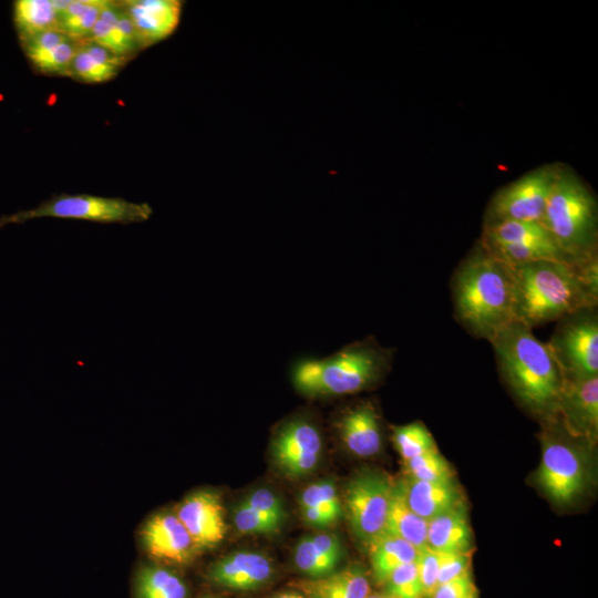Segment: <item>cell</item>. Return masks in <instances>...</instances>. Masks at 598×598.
Wrapping results in <instances>:
<instances>
[{
	"label": "cell",
	"mask_w": 598,
	"mask_h": 598,
	"mask_svg": "<svg viewBox=\"0 0 598 598\" xmlns=\"http://www.w3.org/2000/svg\"><path fill=\"white\" fill-rule=\"evenodd\" d=\"M560 164L538 166L499 188L489 200L484 221L540 223Z\"/></svg>",
	"instance_id": "12"
},
{
	"label": "cell",
	"mask_w": 598,
	"mask_h": 598,
	"mask_svg": "<svg viewBox=\"0 0 598 598\" xmlns=\"http://www.w3.org/2000/svg\"><path fill=\"white\" fill-rule=\"evenodd\" d=\"M540 224L571 261L598 259L597 198L587 183L563 164Z\"/></svg>",
	"instance_id": "5"
},
{
	"label": "cell",
	"mask_w": 598,
	"mask_h": 598,
	"mask_svg": "<svg viewBox=\"0 0 598 598\" xmlns=\"http://www.w3.org/2000/svg\"><path fill=\"white\" fill-rule=\"evenodd\" d=\"M402 482L408 505L427 522L463 502L461 491L453 482H426L409 477Z\"/></svg>",
	"instance_id": "24"
},
{
	"label": "cell",
	"mask_w": 598,
	"mask_h": 598,
	"mask_svg": "<svg viewBox=\"0 0 598 598\" xmlns=\"http://www.w3.org/2000/svg\"><path fill=\"white\" fill-rule=\"evenodd\" d=\"M323 439L318 422L309 412H299L275 429L270 456L280 474L290 480L311 474L319 464Z\"/></svg>",
	"instance_id": "10"
},
{
	"label": "cell",
	"mask_w": 598,
	"mask_h": 598,
	"mask_svg": "<svg viewBox=\"0 0 598 598\" xmlns=\"http://www.w3.org/2000/svg\"><path fill=\"white\" fill-rule=\"evenodd\" d=\"M471 553L448 554L440 567L437 585L471 574Z\"/></svg>",
	"instance_id": "37"
},
{
	"label": "cell",
	"mask_w": 598,
	"mask_h": 598,
	"mask_svg": "<svg viewBox=\"0 0 598 598\" xmlns=\"http://www.w3.org/2000/svg\"><path fill=\"white\" fill-rule=\"evenodd\" d=\"M512 270L514 319L532 329L597 307L598 259L580 264L538 260L513 266Z\"/></svg>",
	"instance_id": "1"
},
{
	"label": "cell",
	"mask_w": 598,
	"mask_h": 598,
	"mask_svg": "<svg viewBox=\"0 0 598 598\" xmlns=\"http://www.w3.org/2000/svg\"><path fill=\"white\" fill-rule=\"evenodd\" d=\"M21 45L32 66L40 73L69 76L79 41L60 30H50L21 41Z\"/></svg>",
	"instance_id": "20"
},
{
	"label": "cell",
	"mask_w": 598,
	"mask_h": 598,
	"mask_svg": "<svg viewBox=\"0 0 598 598\" xmlns=\"http://www.w3.org/2000/svg\"><path fill=\"white\" fill-rule=\"evenodd\" d=\"M404 462L409 478L426 482H453L454 480L450 463L439 450L426 452Z\"/></svg>",
	"instance_id": "33"
},
{
	"label": "cell",
	"mask_w": 598,
	"mask_h": 598,
	"mask_svg": "<svg viewBox=\"0 0 598 598\" xmlns=\"http://www.w3.org/2000/svg\"><path fill=\"white\" fill-rule=\"evenodd\" d=\"M489 342L505 382L520 403L544 419L556 415L564 378L548 344L515 319Z\"/></svg>",
	"instance_id": "3"
},
{
	"label": "cell",
	"mask_w": 598,
	"mask_h": 598,
	"mask_svg": "<svg viewBox=\"0 0 598 598\" xmlns=\"http://www.w3.org/2000/svg\"><path fill=\"white\" fill-rule=\"evenodd\" d=\"M367 598H396V597L382 592V594H369Z\"/></svg>",
	"instance_id": "40"
},
{
	"label": "cell",
	"mask_w": 598,
	"mask_h": 598,
	"mask_svg": "<svg viewBox=\"0 0 598 598\" xmlns=\"http://www.w3.org/2000/svg\"><path fill=\"white\" fill-rule=\"evenodd\" d=\"M454 316L476 338L491 339L514 320L512 267L491 256L478 243L452 278Z\"/></svg>",
	"instance_id": "2"
},
{
	"label": "cell",
	"mask_w": 598,
	"mask_h": 598,
	"mask_svg": "<svg viewBox=\"0 0 598 598\" xmlns=\"http://www.w3.org/2000/svg\"><path fill=\"white\" fill-rule=\"evenodd\" d=\"M141 535L146 551L163 561L185 564L199 551L175 513L163 512L152 516Z\"/></svg>",
	"instance_id": "16"
},
{
	"label": "cell",
	"mask_w": 598,
	"mask_h": 598,
	"mask_svg": "<svg viewBox=\"0 0 598 598\" xmlns=\"http://www.w3.org/2000/svg\"><path fill=\"white\" fill-rule=\"evenodd\" d=\"M198 549H210L226 535L225 511L219 494L199 489L187 495L176 513Z\"/></svg>",
	"instance_id": "14"
},
{
	"label": "cell",
	"mask_w": 598,
	"mask_h": 598,
	"mask_svg": "<svg viewBox=\"0 0 598 598\" xmlns=\"http://www.w3.org/2000/svg\"><path fill=\"white\" fill-rule=\"evenodd\" d=\"M395 350L373 337L346 344L323 358L303 357L290 368L296 391L309 399L340 398L378 385L391 369Z\"/></svg>",
	"instance_id": "4"
},
{
	"label": "cell",
	"mask_w": 598,
	"mask_h": 598,
	"mask_svg": "<svg viewBox=\"0 0 598 598\" xmlns=\"http://www.w3.org/2000/svg\"><path fill=\"white\" fill-rule=\"evenodd\" d=\"M89 39L126 59L138 49L135 43L121 32L115 23L109 24L100 19H97Z\"/></svg>",
	"instance_id": "35"
},
{
	"label": "cell",
	"mask_w": 598,
	"mask_h": 598,
	"mask_svg": "<svg viewBox=\"0 0 598 598\" xmlns=\"http://www.w3.org/2000/svg\"><path fill=\"white\" fill-rule=\"evenodd\" d=\"M472 574L437 585L429 598H466L477 591Z\"/></svg>",
	"instance_id": "38"
},
{
	"label": "cell",
	"mask_w": 598,
	"mask_h": 598,
	"mask_svg": "<svg viewBox=\"0 0 598 598\" xmlns=\"http://www.w3.org/2000/svg\"><path fill=\"white\" fill-rule=\"evenodd\" d=\"M466 598H478V590L467 596Z\"/></svg>",
	"instance_id": "41"
},
{
	"label": "cell",
	"mask_w": 598,
	"mask_h": 598,
	"mask_svg": "<svg viewBox=\"0 0 598 598\" xmlns=\"http://www.w3.org/2000/svg\"><path fill=\"white\" fill-rule=\"evenodd\" d=\"M393 483L386 475L362 470L348 483L344 509L353 535L367 547L384 534Z\"/></svg>",
	"instance_id": "11"
},
{
	"label": "cell",
	"mask_w": 598,
	"mask_h": 598,
	"mask_svg": "<svg viewBox=\"0 0 598 598\" xmlns=\"http://www.w3.org/2000/svg\"><path fill=\"white\" fill-rule=\"evenodd\" d=\"M152 213V207L146 203H134L120 197L61 194L44 200L35 208L2 216L0 228L42 217L125 225L145 221Z\"/></svg>",
	"instance_id": "7"
},
{
	"label": "cell",
	"mask_w": 598,
	"mask_h": 598,
	"mask_svg": "<svg viewBox=\"0 0 598 598\" xmlns=\"http://www.w3.org/2000/svg\"><path fill=\"white\" fill-rule=\"evenodd\" d=\"M542 461L537 481L546 495L557 504L573 502L582 494L587 482L585 448L564 425L558 414L545 419Z\"/></svg>",
	"instance_id": "6"
},
{
	"label": "cell",
	"mask_w": 598,
	"mask_h": 598,
	"mask_svg": "<svg viewBox=\"0 0 598 598\" xmlns=\"http://www.w3.org/2000/svg\"><path fill=\"white\" fill-rule=\"evenodd\" d=\"M13 22L20 42L38 33L59 30L51 0H18L13 4Z\"/></svg>",
	"instance_id": "30"
},
{
	"label": "cell",
	"mask_w": 598,
	"mask_h": 598,
	"mask_svg": "<svg viewBox=\"0 0 598 598\" xmlns=\"http://www.w3.org/2000/svg\"><path fill=\"white\" fill-rule=\"evenodd\" d=\"M126 61L91 39L80 40L69 76L90 84L103 83L112 80Z\"/></svg>",
	"instance_id": "25"
},
{
	"label": "cell",
	"mask_w": 598,
	"mask_h": 598,
	"mask_svg": "<svg viewBox=\"0 0 598 598\" xmlns=\"http://www.w3.org/2000/svg\"><path fill=\"white\" fill-rule=\"evenodd\" d=\"M274 598H305V597L296 592H282V594L277 595Z\"/></svg>",
	"instance_id": "39"
},
{
	"label": "cell",
	"mask_w": 598,
	"mask_h": 598,
	"mask_svg": "<svg viewBox=\"0 0 598 598\" xmlns=\"http://www.w3.org/2000/svg\"><path fill=\"white\" fill-rule=\"evenodd\" d=\"M293 585L307 598H367L370 594L368 571L357 563L326 577L301 579Z\"/></svg>",
	"instance_id": "22"
},
{
	"label": "cell",
	"mask_w": 598,
	"mask_h": 598,
	"mask_svg": "<svg viewBox=\"0 0 598 598\" xmlns=\"http://www.w3.org/2000/svg\"><path fill=\"white\" fill-rule=\"evenodd\" d=\"M547 344L564 380L598 375L597 308H584L557 320Z\"/></svg>",
	"instance_id": "9"
},
{
	"label": "cell",
	"mask_w": 598,
	"mask_h": 598,
	"mask_svg": "<svg viewBox=\"0 0 598 598\" xmlns=\"http://www.w3.org/2000/svg\"><path fill=\"white\" fill-rule=\"evenodd\" d=\"M121 4L132 21L138 49L168 38L178 27L183 10L179 0H130Z\"/></svg>",
	"instance_id": "17"
},
{
	"label": "cell",
	"mask_w": 598,
	"mask_h": 598,
	"mask_svg": "<svg viewBox=\"0 0 598 598\" xmlns=\"http://www.w3.org/2000/svg\"><path fill=\"white\" fill-rule=\"evenodd\" d=\"M136 598H187L188 589L174 570L148 565L142 567L135 578Z\"/></svg>",
	"instance_id": "29"
},
{
	"label": "cell",
	"mask_w": 598,
	"mask_h": 598,
	"mask_svg": "<svg viewBox=\"0 0 598 598\" xmlns=\"http://www.w3.org/2000/svg\"><path fill=\"white\" fill-rule=\"evenodd\" d=\"M203 598H215V597H203Z\"/></svg>",
	"instance_id": "42"
},
{
	"label": "cell",
	"mask_w": 598,
	"mask_h": 598,
	"mask_svg": "<svg viewBox=\"0 0 598 598\" xmlns=\"http://www.w3.org/2000/svg\"><path fill=\"white\" fill-rule=\"evenodd\" d=\"M275 574L272 561L258 551H234L216 560L207 576L216 586L234 590H255Z\"/></svg>",
	"instance_id": "18"
},
{
	"label": "cell",
	"mask_w": 598,
	"mask_h": 598,
	"mask_svg": "<svg viewBox=\"0 0 598 598\" xmlns=\"http://www.w3.org/2000/svg\"><path fill=\"white\" fill-rule=\"evenodd\" d=\"M303 520L315 528L333 525L343 514L337 487L331 480H322L306 487L299 498Z\"/></svg>",
	"instance_id": "26"
},
{
	"label": "cell",
	"mask_w": 598,
	"mask_h": 598,
	"mask_svg": "<svg viewBox=\"0 0 598 598\" xmlns=\"http://www.w3.org/2000/svg\"><path fill=\"white\" fill-rule=\"evenodd\" d=\"M286 512L280 497L271 489L258 488L234 508L233 523L243 534H271L285 522Z\"/></svg>",
	"instance_id": "19"
},
{
	"label": "cell",
	"mask_w": 598,
	"mask_h": 598,
	"mask_svg": "<svg viewBox=\"0 0 598 598\" xmlns=\"http://www.w3.org/2000/svg\"><path fill=\"white\" fill-rule=\"evenodd\" d=\"M478 243L491 256L511 267L538 260L574 262L538 221H484Z\"/></svg>",
	"instance_id": "8"
},
{
	"label": "cell",
	"mask_w": 598,
	"mask_h": 598,
	"mask_svg": "<svg viewBox=\"0 0 598 598\" xmlns=\"http://www.w3.org/2000/svg\"><path fill=\"white\" fill-rule=\"evenodd\" d=\"M105 3V0L70 1L58 14L59 30L76 41L89 39Z\"/></svg>",
	"instance_id": "31"
},
{
	"label": "cell",
	"mask_w": 598,
	"mask_h": 598,
	"mask_svg": "<svg viewBox=\"0 0 598 598\" xmlns=\"http://www.w3.org/2000/svg\"><path fill=\"white\" fill-rule=\"evenodd\" d=\"M344 549L333 533H319L301 538L293 550L297 569L309 579L326 577L337 570Z\"/></svg>",
	"instance_id": "21"
},
{
	"label": "cell",
	"mask_w": 598,
	"mask_h": 598,
	"mask_svg": "<svg viewBox=\"0 0 598 598\" xmlns=\"http://www.w3.org/2000/svg\"><path fill=\"white\" fill-rule=\"evenodd\" d=\"M447 555L429 546L419 549L416 563L424 598H429L436 587L440 567Z\"/></svg>",
	"instance_id": "36"
},
{
	"label": "cell",
	"mask_w": 598,
	"mask_h": 598,
	"mask_svg": "<svg viewBox=\"0 0 598 598\" xmlns=\"http://www.w3.org/2000/svg\"><path fill=\"white\" fill-rule=\"evenodd\" d=\"M368 549L373 578L380 585L394 569L419 557V549L412 544L385 533L370 543Z\"/></svg>",
	"instance_id": "28"
},
{
	"label": "cell",
	"mask_w": 598,
	"mask_h": 598,
	"mask_svg": "<svg viewBox=\"0 0 598 598\" xmlns=\"http://www.w3.org/2000/svg\"><path fill=\"white\" fill-rule=\"evenodd\" d=\"M427 520L408 505L403 482L393 483L384 533L400 537L421 549L427 546Z\"/></svg>",
	"instance_id": "27"
},
{
	"label": "cell",
	"mask_w": 598,
	"mask_h": 598,
	"mask_svg": "<svg viewBox=\"0 0 598 598\" xmlns=\"http://www.w3.org/2000/svg\"><path fill=\"white\" fill-rule=\"evenodd\" d=\"M332 429L342 446L358 457L373 456L382 448V419L372 401L344 405L334 414Z\"/></svg>",
	"instance_id": "13"
},
{
	"label": "cell",
	"mask_w": 598,
	"mask_h": 598,
	"mask_svg": "<svg viewBox=\"0 0 598 598\" xmlns=\"http://www.w3.org/2000/svg\"><path fill=\"white\" fill-rule=\"evenodd\" d=\"M416 560L391 573L383 582L384 594L396 598H424Z\"/></svg>",
	"instance_id": "34"
},
{
	"label": "cell",
	"mask_w": 598,
	"mask_h": 598,
	"mask_svg": "<svg viewBox=\"0 0 598 598\" xmlns=\"http://www.w3.org/2000/svg\"><path fill=\"white\" fill-rule=\"evenodd\" d=\"M391 430L394 447L404 461L437 450L433 435L420 421L393 425Z\"/></svg>",
	"instance_id": "32"
},
{
	"label": "cell",
	"mask_w": 598,
	"mask_h": 598,
	"mask_svg": "<svg viewBox=\"0 0 598 598\" xmlns=\"http://www.w3.org/2000/svg\"><path fill=\"white\" fill-rule=\"evenodd\" d=\"M557 414L571 434L594 442L598 431V375L564 380Z\"/></svg>",
	"instance_id": "15"
},
{
	"label": "cell",
	"mask_w": 598,
	"mask_h": 598,
	"mask_svg": "<svg viewBox=\"0 0 598 598\" xmlns=\"http://www.w3.org/2000/svg\"><path fill=\"white\" fill-rule=\"evenodd\" d=\"M427 546L445 554L472 553V528L463 502L429 520Z\"/></svg>",
	"instance_id": "23"
}]
</instances>
